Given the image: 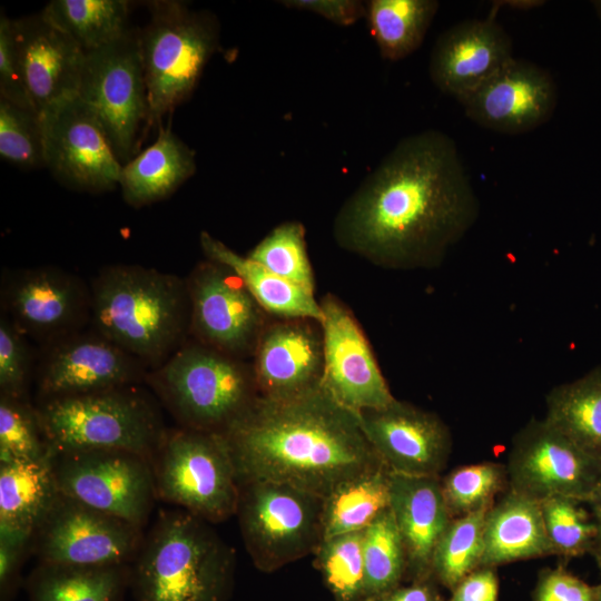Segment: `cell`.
<instances>
[{
    "mask_svg": "<svg viewBox=\"0 0 601 601\" xmlns=\"http://www.w3.org/2000/svg\"><path fill=\"white\" fill-rule=\"evenodd\" d=\"M479 213L454 140L430 129L403 138L384 157L339 208L333 235L376 266L432 268Z\"/></svg>",
    "mask_w": 601,
    "mask_h": 601,
    "instance_id": "cell-1",
    "label": "cell"
},
{
    "mask_svg": "<svg viewBox=\"0 0 601 601\" xmlns=\"http://www.w3.org/2000/svg\"><path fill=\"white\" fill-rule=\"evenodd\" d=\"M220 434L239 483H284L324 497L342 482L384 464L357 414L321 385L287 397L258 395Z\"/></svg>",
    "mask_w": 601,
    "mask_h": 601,
    "instance_id": "cell-2",
    "label": "cell"
},
{
    "mask_svg": "<svg viewBox=\"0 0 601 601\" xmlns=\"http://www.w3.org/2000/svg\"><path fill=\"white\" fill-rule=\"evenodd\" d=\"M95 332L141 362L164 364L189 334L187 280L139 265L105 268L90 290Z\"/></svg>",
    "mask_w": 601,
    "mask_h": 601,
    "instance_id": "cell-3",
    "label": "cell"
},
{
    "mask_svg": "<svg viewBox=\"0 0 601 601\" xmlns=\"http://www.w3.org/2000/svg\"><path fill=\"white\" fill-rule=\"evenodd\" d=\"M181 509L160 510L131 564L136 601H228L235 552L209 525Z\"/></svg>",
    "mask_w": 601,
    "mask_h": 601,
    "instance_id": "cell-4",
    "label": "cell"
},
{
    "mask_svg": "<svg viewBox=\"0 0 601 601\" xmlns=\"http://www.w3.org/2000/svg\"><path fill=\"white\" fill-rule=\"evenodd\" d=\"M37 411L49 452L118 449L152 462L168 431L138 385L43 400Z\"/></svg>",
    "mask_w": 601,
    "mask_h": 601,
    "instance_id": "cell-5",
    "label": "cell"
},
{
    "mask_svg": "<svg viewBox=\"0 0 601 601\" xmlns=\"http://www.w3.org/2000/svg\"><path fill=\"white\" fill-rule=\"evenodd\" d=\"M146 382L180 427L205 432L223 433L258 396L252 364L196 341L151 370Z\"/></svg>",
    "mask_w": 601,
    "mask_h": 601,
    "instance_id": "cell-6",
    "label": "cell"
},
{
    "mask_svg": "<svg viewBox=\"0 0 601 601\" xmlns=\"http://www.w3.org/2000/svg\"><path fill=\"white\" fill-rule=\"evenodd\" d=\"M149 20L139 28L148 125L161 126L162 118L194 92L204 69L219 47V22L206 10H193L185 2H148Z\"/></svg>",
    "mask_w": 601,
    "mask_h": 601,
    "instance_id": "cell-7",
    "label": "cell"
},
{
    "mask_svg": "<svg viewBox=\"0 0 601 601\" xmlns=\"http://www.w3.org/2000/svg\"><path fill=\"white\" fill-rule=\"evenodd\" d=\"M157 500L209 523L236 514L239 482L220 433L168 430L152 460Z\"/></svg>",
    "mask_w": 601,
    "mask_h": 601,
    "instance_id": "cell-8",
    "label": "cell"
},
{
    "mask_svg": "<svg viewBox=\"0 0 601 601\" xmlns=\"http://www.w3.org/2000/svg\"><path fill=\"white\" fill-rule=\"evenodd\" d=\"M323 497L270 482L239 483L238 519L244 545L262 572L314 554L323 541Z\"/></svg>",
    "mask_w": 601,
    "mask_h": 601,
    "instance_id": "cell-9",
    "label": "cell"
},
{
    "mask_svg": "<svg viewBox=\"0 0 601 601\" xmlns=\"http://www.w3.org/2000/svg\"><path fill=\"white\" fill-rule=\"evenodd\" d=\"M59 492L144 529L157 500L152 462L131 451L50 452Z\"/></svg>",
    "mask_w": 601,
    "mask_h": 601,
    "instance_id": "cell-10",
    "label": "cell"
},
{
    "mask_svg": "<svg viewBox=\"0 0 601 601\" xmlns=\"http://www.w3.org/2000/svg\"><path fill=\"white\" fill-rule=\"evenodd\" d=\"M138 31L131 27L115 42L85 53L77 95L99 119L121 165L134 157L148 124Z\"/></svg>",
    "mask_w": 601,
    "mask_h": 601,
    "instance_id": "cell-11",
    "label": "cell"
},
{
    "mask_svg": "<svg viewBox=\"0 0 601 601\" xmlns=\"http://www.w3.org/2000/svg\"><path fill=\"white\" fill-rule=\"evenodd\" d=\"M144 529L59 493L36 529L31 551L39 563L132 564Z\"/></svg>",
    "mask_w": 601,
    "mask_h": 601,
    "instance_id": "cell-12",
    "label": "cell"
},
{
    "mask_svg": "<svg viewBox=\"0 0 601 601\" xmlns=\"http://www.w3.org/2000/svg\"><path fill=\"white\" fill-rule=\"evenodd\" d=\"M187 287L189 334L196 342L240 359L254 355L269 315L240 279L207 259L194 268Z\"/></svg>",
    "mask_w": 601,
    "mask_h": 601,
    "instance_id": "cell-13",
    "label": "cell"
},
{
    "mask_svg": "<svg viewBox=\"0 0 601 601\" xmlns=\"http://www.w3.org/2000/svg\"><path fill=\"white\" fill-rule=\"evenodd\" d=\"M505 466L509 489L539 502L563 495L587 503L601 477V461L536 418L514 435Z\"/></svg>",
    "mask_w": 601,
    "mask_h": 601,
    "instance_id": "cell-14",
    "label": "cell"
},
{
    "mask_svg": "<svg viewBox=\"0 0 601 601\" xmlns=\"http://www.w3.org/2000/svg\"><path fill=\"white\" fill-rule=\"evenodd\" d=\"M45 167L66 186L104 193L119 186L121 162L95 112L78 96L39 115Z\"/></svg>",
    "mask_w": 601,
    "mask_h": 601,
    "instance_id": "cell-15",
    "label": "cell"
},
{
    "mask_svg": "<svg viewBox=\"0 0 601 601\" xmlns=\"http://www.w3.org/2000/svg\"><path fill=\"white\" fill-rule=\"evenodd\" d=\"M319 304L324 349L321 386L355 414L393 403L396 397L353 312L332 294L324 296Z\"/></svg>",
    "mask_w": 601,
    "mask_h": 601,
    "instance_id": "cell-16",
    "label": "cell"
},
{
    "mask_svg": "<svg viewBox=\"0 0 601 601\" xmlns=\"http://www.w3.org/2000/svg\"><path fill=\"white\" fill-rule=\"evenodd\" d=\"M357 416L367 441L392 473L441 476L452 451V436L435 413L396 398Z\"/></svg>",
    "mask_w": 601,
    "mask_h": 601,
    "instance_id": "cell-17",
    "label": "cell"
},
{
    "mask_svg": "<svg viewBox=\"0 0 601 601\" xmlns=\"http://www.w3.org/2000/svg\"><path fill=\"white\" fill-rule=\"evenodd\" d=\"M149 370L136 357L93 332L53 342L39 371L43 400L138 385Z\"/></svg>",
    "mask_w": 601,
    "mask_h": 601,
    "instance_id": "cell-18",
    "label": "cell"
},
{
    "mask_svg": "<svg viewBox=\"0 0 601 601\" xmlns=\"http://www.w3.org/2000/svg\"><path fill=\"white\" fill-rule=\"evenodd\" d=\"M477 125L508 135L524 134L546 122L556 105V88L543 68L513 58L461 101Z\"/></svg>",
    "mask_w": 601,
    "mask_h": 601,
    "instance_id": "cell-19",
    "label": "cell"
},
{
    "mask_svg": "<svg viewBox=\"0 0 601 601\" xmlns=\"http://www.w3.org/2000/svg\"><path fill=\"white\" fill-rule=\"evenodd\" d=\"M4 302L10 321L22 335L56 342L76 333L90 312L91 297L76 276L41 267L17 274Z\"/></svg>",
    "mask_w": 601,
    "mask_h": 601,
    "instance_id": "cell-20",
    "label": "cell"
},
{
    "mask_svg": "<svg viewBox=\"0 0 601 601\" xmlns=\"http://www.w3.org/2000/svg\"><path fill=\"white\" fill-rule=\"evenodd\" d=\"M258 395L287 397L321 385L323 332L309 318H275L258 342L252 364Z\"/></svg>",
    "mask_w": 601,
    "mask_h": 601,
    "instance_id": "cell-21",
    "label": "cell"
},
{
    "mask_svg": "<svg viewBox=\"0 0 601 601\" xmlns=\"http://www.w3.org/2000/svg\"><path fill=\"white\" fill-rule=\"evenodd\" d=\"M17 52L33 110L78 95L85 51L41 12L13 19Z\"/></svg>",
    "mask_w": 601,
    "mask_h": 601,
    "instance_id": "cell-22",
    "label": "cell"
},
{
    "mask_svg": "<svg viewBox=\"0 0 601 601\" xmlns=\"http://www.w3.org/2000/svg\"><path fill=\"white\" fill-rule=\"evenodd\" d=\"M513 58L511 38L493 17L465 20L437 38L430 76L442 92L461 102Z\"/></svg>",
    "mask_w": 601,
    "mask_h": 601,
    "instance_id": "cell-23",
    "label": "cell"
},
{
    "mask_svg": "<svg viewBox=\"0 0 601 601\" xmlns=\"http://www.w3.org/2000/svg\"><path fill=\"white\" fill-rule=\"evenodd\" d=\"M390 509L405 550V579L433 578V554L452 520L443 497L441 476L391 472Z\"/></svg>",
    "mask_w": 601,
    "mask_h": 601,
    "instance_id": "cell-24",
    "label": "cell"
},
{
    "mask_svg": "<svg viewBox=\"0 0 601 601\" xmlns=\"http://www.w3.org/2000/svg\"><path fill=\"white\" fill-rule=\"evenodd\" d=\"M548 555L554 553L540 502L508 489L486 514L480 566L496 568Z\"/></svg>",
    "mask_w": 601,
    "mask_h": 601,
    "instance_id": "cell-25",
    "label": "cell"
},
{
    "mask_svg": "<svg viewBox=\"0 0 601 601\" xmlns=\"http://www.w3.org/2000/svg\"><path fill=\"white\" fill-rule=\"evenodd\" d=\"M196 171L195 151L170 127L121 166L119 187L126 203L142 207L174 194Z\"/></svg>",
    "mask_w": 601,
    "mask_h": 601,
    "instance_id": "cell-26",
    "label": "cell"
},
{
    "mask_svg": "<svg viewBox=\"0 0 601 601\" xmlns=\"http://www.w3.org/2000/svg\"><path fill=\"white\" fill-rule=\"evenodd\" d=\"M200 247L208 260L237 276L267 315L275 318L323 321L319 300L313 293L277 276L248 255L243 256L207 231L200 233Z\"/></svg>",
    "mask_w": 601,
    "mask_h": 601,
    "instance_id": "cell-27",
    "label": "cell"
},
{
    "mask_svg": "<svg viewBox=\"0 0 601 601\" xmlns=\"http://www.w3.org/2000/svg\"><path fill=\"white\" fill-rule=\"evenodd\" d=\"M131 565L38 563L28 578L29 601H124Z\"/></svg>",
    "mask_w": 601,
    "mask_h": 601,
    "instance_id": "cell-28",
    "label": "cell"
},
{
    "mask_svg": "<svg viewBox=\"0 0 601 601\" xmlns=\"http://www.w3.org/2000/svg\"><path fill=\"white\" fill-rule=\"evenodd\" d=\"M59 493L49 456L0 462V530L33 535Z\"/></svg>",
    "mask_w": 601,
    "mask_h": 601,
    "instance_id": "cell-29",
    "label": "cell"
},
{
    "mask_svg": "<svg viewBox=\"0 0 601 601\" xmlns=\"http://www.w3.org/2000/svg\"><path fill=\"white\" fill-rule=\"evenodd\" d=\"M583 452L601 461V366L553 387L543 418Z\"/></svg>",
    "mask_w": 601,
    "mask_h": 601,
    "instance_id": "cell-30",
    "label": "cell"
},
{
    "mask_svg": "<svg viewBox=\"0 0 601 601\" xmlns=\"http://www.w3.org/2000/svg\"><path fill=\"white\" fill-rule=\"evenodd\" d=\"M390 486L384 464L338 484L323 497V540L368 528L390 509Z\"/></svg>",
    "mask_w": 601,
    "mask_h": 601,
    "instance_id": "cell-31",
    "label": "cell"
},
{
    "mask_svg": "<svg viewBox=\"0 0 601 601\" xmlns=\"http://www.w3.org/2000/svg\"><path fill=\"white\" fill-rule=\"evenodd\" d=\"M40 12L85 52L115 42L131 28L126 0H52Z\"/></svg>",
    "mask_w": 601,
    "mask_h": 601,
    "instance_id": "cell-32",
    "label": "cell"
},
{
    "mask_svg": "<svg viewBox=\"0 0 601 601\" xmlns=\"http://www.w3.org/2000/svg\"><path fill=\"white\" fill-rule=\"evenodd\" d=\"M439 6L435 0L367 1L365 17L381 56L397 61L417 50Z\"/></svg>",
    "mask_w": 601,
    "mask_h": 601,
    "instance_id": "cell-33",
    "label": "cell"
},
{
    "mask_svg": "<svg viewBox=\"0 0 601 601\" xmlns=\"http://www.w3.org/2000/svg\"><path fill=\"white\" fill-rule=\"evenodd\" d=\"M490 508L454 518L442 534L432 561V577L453 590L467 574L480 568L484 551V525Z\"/></svg>",
    "mask_w": 601,
    "mask_h": 601,
    "instance_id": "cell-34",
    "label": "cell"
},
{
    "mask_svg": "<svg viewBox=\"0 0 601 601\" xmlns=\"http://www.w3.org/2000/svg\"><path fill=\"white\" fill-rule=\"evenodd\" d=\"M364 531L323 540L314 553V564L334 601H362L366 598Z\"/></svg>",
    "mask_w": 601,
    "mask_h": 601,
    "instance_id": "cell-35",
    "label": "cell"
},
{
    "mask_svg": "<svg viewBox=\"0 0 601 601\" xmlns=\"http://www.w3.org/2000/svg\"><path fill=\"white\" fill-rule=\"evenodd\" d=\"M363 552L366 598L375 599L405 579V550L391 509L364 530Z\"/></svg>",
    "mask_w": 601,
    "mask_h": 601,
    "instance_id": "cell-36",
    "label": "cell"
},
{
    "mask_svg": "<svg viewBox=\"0 0 601 601\" xmlns=\"http://www.w3.org/2000/svg\"><path fill=\"white\" fill-rule=\"evenodd\" d=\"M248 256L277 276L314 294V272L306 248L305 227L300 221L279 224Z\"/></svg>",
    "mask_w": 601,
    "mask_h": 601,
    "instance_id": "cell-37",
    "label": "cell"
},
{
    "mask_svg": "<svg viewBox=\"0 0 601 601\" xmlns=\"http://www.w3.org/2000/svg\"><path fill=\"white\" fill-rule=\"evenodd\" d=\"M441 486L452 519L490 508L509 489L504 464L482 462L457 466L441 476Z\"/></svg>",
    "mask_w": 601,
    "mask_h": 601,
    "instance_id": "cell-38",
    "label": "cell"
},
{
    "mask_svg": "<svg viewBox=\"0 0 601 601\" xmlns=\"http://www.w3.org/2000/svg\"><path fill=\"white\" fill-rule=\"evenodd\" d=\"M584 504L580 500L563 495L540 501L545 532L554 555L571 559L592 553L595 525Z\"/></svg>",
    "mask_w": 601,
    "mask_h": 601,
    "instance_id": "cell-39",
    "label": "cell"
},
{
    "mask_svg": "<svg viewBox=\"0 0 601 601\" xmlns=\"http://www.w3.org/2000/svg\"><path fill=\"white\" fill-rule=\"evenodd\" d=\"M49 455L37 407L26 398L0 395V462Z\"/></svg>",
    "mask_w": 601,
    "mask_h": 601,
    "instance_id": "cell-40",
    "label": "cell"
},
{
    "mask_svg": "<svg viewBox=\"0 0 601 601\" xmlns=\"http://www.w3.org/2000/svg\"><path fill=\"white\" fill-rule=\"evenodd\" d=\"M0 156L22 169L45 166L40 116L4 98H0Z\"/></svg>",
    "mask_w": 601,
    "mask_h": 601,
    "instance_id": "cell-41",
    "label": "cell"
},
{
    "mask_svg": "<svg viewBox=\"0 0 601 601\" xmlns=\"http://www.w3.org/2000/svg\"><path fill=\"white\" fill-rule=\"evenodd\" d=\"M22 335L7 317L0 321L1 395L26 398L30 353Z\"/></svg>",
    "mask_w": 601,
    "mask_h": 601,
    "instance_id": "cell-42",
    "label": "cell"
},
{
    "mask_svg": "<svg viewBox=\"0 0 601 601\" xmlns=\"http://www.w3.org/2000/svg\"><path fill=\"white\" fill-rule=\"evenodd\" d=\"M0 98L32 109L28 98L17 52L13 19L0 17Z\"/></svg>",
    "mask_w": 601,
    "mask_h": 601,
    "instance_id": "cell-43",
    "label": "cell"
},
{
    "mask_svg": "<svg viewBox=\"0 0 601 601\" xmlns=\"http://www.w3.org/2000/svg\"><path fill=\"white\" fill-rule=\"evenodd\" d=\"M32 534L0 530V601H12L21 585V569Z\"/></svg>",
    "mask_w": 601,
    "mask_h": 601,
    "instance_id": "cell-44",
    "label": "cell"
},
{
    "mask_svg": "<svg viewBox=\"0 0 601 601\" xmlns=\"http://www.w3.org/2000/svg\"><path fill=\"white\" fill-rule=\"evenodd\" d=\"M532 601H594V585L558 565L540 572Z\"/></svg>",
    "mask_w": 601,
    "mask_h": 601,
    "instance_id": "cell-45",
    "label": "cell"
},
{
    "mask_svg": "<svg viewBox=\"0 0 601 601\" xmlns=\"http://www.w3.org/2000/svg\"><path fill=\"white\" fill-rule=\"evenodd\" d=\"M283 6L314 12L325 19L339 24H354L366 16V2L358 0H287Z\"/></svg>",
    "mask_w": 601,
    "mask_h": 601,
    "instance_id": "cell-46",
    "label": "cell"
},
{
    "mask_svg": "<svg viewBox=\"0 0 601 601\" xmlns=\"http://www.w3.org/2000/svg\"><path fill=\"white\" fill-rule=\"evenodd\" d=\"M499 590L495 568L480 566L451 590L449 601H499Z\"/></svg>",
    "mask_w": 601,
    "mask_h": 601,
    "instance_id": "cell-47",
    "label": "cell"
},
{
    "mask_svg": "<svg viewBox=\"0 0 601 601\" xmlns=\"http://www.w3.org/2000/svg\"><path fill=\"white\" fill-rule=\"evenodd\" d=\"M433 579L410 581L382 593L374 601H445Z\"/></svg>",
    "mask_w": 601,
    "mask_h": 601,
    "instance_id": "cell-48",
    "label": "cell"
},
{
    "mask_svg": "<svg viewBox=\"0 0 601 601\" xmlns=\"http://www.w3.org/2000/svg\"><path fill=\"white\" fill-rule=\"evenodd\" d=\"M587 504L590 506V512L595 525V541L592 551V556L601 571V477L598 481Z\"/></svg>",
    "mask_w": 601,
    "mask_h": 601,
    "instance_id": "cell-49",
    "label": "cell"
},
{
    "mask_svg": "<svg viewBox=\"0 0 601 601\" xmlns=\"http://www.w3.org/2000/svg\"><path fill=\"white\" fill-rule=\"evenodd\" d=\"M545 3V1L541 0H504V1H496L493 4V10L490 14V17L494 18V12L502 6L509 7L511 9L516 10H530L536 7H541Z\"/></svg>",
    "mask_w": 601,
    "mask_h": 601,
    "instance_id": "cell-50",
    "label": "cell"
},
{
    "mask_svg": "<svg viewBox=\"0 0 601 601\" xmlns=\"http://www.w3.org/2000/svg\"><path fill=\"white\" fill-rule=\"evenodd\" d=\"M594 601H601V582L594 585Z\"/></svg>",
    "mask_w": 601,
    "mask_h": 601,
    "instance_id": "cell-51",
    "label": "cell"
},
{
    "mask_svg": "<svg viewBox=\"0 0 601 601\" xmlns=\"http://www.w3.org/2000/svg\"><path fill=\"white\" fill-rule=\"evenodd\" d=\"M362 601H374V599H368V598H367V599H364V600H362Z\"/></svg>",
    "mask_w": 601,
    "mask_h": 601,
    "instance_id": "cell-52",
    "label": "cell"
}]
</instances>
